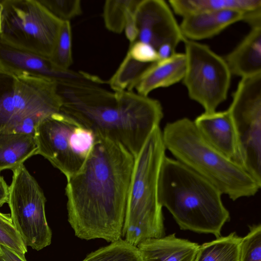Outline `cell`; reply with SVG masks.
I'll list each match as a JSON object with an SVG mask.
<instances>
[{
  "instance_id": "22",
  "label": "cell",
  "mask_w": 261,
  "mask_h": 261,
  "mask_svg": "<svg viewBox=\"0 0 261 261\" xmlns=\"http://www.w3.org/2000/svg\"><path fill=\"white\" fill-rule=\"evenodd\" d=\"M151 64L136 61L127 53L108 84L114 91H133L141 75Z\"/></svg>"
},
{
  "instance_id": "32",
  "label": "cell",
  "mask_w": 261,
  "mask_h": 261,
  "mask_svg": "<svg viewBox=\"0 0 261 261\" xmlns=\"http://www.w3.org/2000/svg\"><path fill=\"white\" fill-rule=\"evenodd\" d=\"M9 191V186H8L3 177L0 175V206L8 202Z\"/></svg>"
},
{
  "instance_id": "5",
  "label": "cell",
  "mask_w": 261,
  "mask_h": 261,
  "mask_svg": "<svg viewBox=\"0 0 261 261\" xmlns=\"http://www.w3.org/2000/svg\"><path fill=\"white\" fill-rule=\"evenodd\" d=\"M166 150L158 126L135 158L122 231L123 240L134 246L165 234L158 184Z\"/></svg>"
},
{
  "instance_id": "28",
  "label": "cell",
  "mask_w": 261,
  "mask_h": 261,
  "mask_svg": "<svg viewBox=\"0 0 261 261\" xmlns=\"http://www.w3.org/2000/svg\"><path fill=\"white\" fill-rule=\"evenodd\" d=\"M38 1L53 15L62 21H69L82 13L80 0Z\"/></svg>"
},
{
  "instance_id": "23",
  "label": "cell",
  "mask_w": 261,
  "mask_h": 261,
  "mask_svg": "<svg viewBox=\"0 0 261 261\" xmlns=\"http://www.w3.org/2000/svg\"><path fill=\"white\" fill-rule=\"evenodd\" d=\"M82 261H142L134 246L123 239L111 243L89 254Z\"/></svg>"
},
{
  "instance_id": "15",
  "label": "cell",
  "mask_w": 261,
  "mask_h": 261,
  "mask_svg": "<svg viewBox=\"0 0 261 261\" xmlns=\"http://www.w3.org/2000/svg\"><path fill=\"white\" fill-rule=\"evenodd\" d=\"M244 15L233 10L199 12L182 17L179 27L186 39L197 41L217 35L229 25L243 21Z\"/></svg>"
},
{
  "instance_id": "7",
  "label": "cell",
  "mask_w": 261,
  "mask_h": 261,
  "mask_svg": "<svg viewBox=\"0 0 261 261\" xmlns=\"http://www.w3.org/2000/svg\"><path fill=\"white\" fill-rule=\"evenodd\" d=\"M0 1V42L49 59L63 21L38 0Z\"/></svg>"
},
{
  "instance_id": "31",
  "label": "cell",
  "mask_w": 261,
  "mask_h": 261,
  "mask_svg": "<svg viewBox=\"0 0 261 261\" xmlns=\"http://www.w3.org/2000/svg\"><path fill=\"white\" fill-rule=\"evenodd\" d=\"M0 261H27L25 254L0 245Z\"/></svg>"
},
{
  "instance_id": "2",
  "label": "cell",
  "mask_w": 261,
  "mask_h": 261,
  "mask_svg": "<svg viewBox=\"0 0 261 261\" xmlns=\"http://www.w3.org/2000/svg\"><path fill=\"white\" fill-rule=\"evenodd\" d=\"M58 83L60 112L95 135L116 142L135 158L164 117L160 102L133 91H111L100 85L77 80Z\"/></svg>"
},
{
  "instance_id": "10",
  "label": "cell",
  "mask_w": 261,
  "mask_h": 261,
  "mask_svg": "<svg viewBox=\"0 0 261 261\" xmlns=\"http://www.w3.org/2000/svg\"><path fill=\"white\" fill-rule=\"evenodd\" d=\"M227 110L243 167L261 186V73L241 78Z\"/></svg>"
},
{
  "instance_id": "19",
  "label": "cell",
  "mask_w": 261,
  "mask_h": 261,
  "mask_svg": "<svg viewBox=\"0 0 261 261\" xmlns=\"http://www.w3.org/2000/svg\"><path fill=\"white\" fill-rule=\"evenodd\" d=\"M34 136L20 133L0 132V172L13 170L37 154Z\"/></svg>"
},
{
  "instance_id": "29",
  "label": "cell",
  "mask_w": 261,
  "mask_h": 261,
  "mask_svg": "<svg viewBox=\"0 0 261 261\" xmlns=\"http://www.w3.org/2000/svg\"><path fill=\"white\" fill-rule=\"evenodd\" d=\"M127 53L135 61L150 64L160 60L157 50L152 45L139 41L130 44Z\"/></svg>"
},
{
  "instance_id": "14",
  "label": "cell",
  "mask_w": 261,
  "mask_h": 261,
  "mask_svg": "<svg viewBox=\"0 0 261 261\" xmlns=\"http://www.w3.org/2000/svg\"><path fill=\"white\" fill-rule=\"evenodd\" d=\"M193 121L207 143L227 159L243 167L235 127L228 110L204 112Z\"/></svg>"
},
{
  "instance_id": "11",
  "label": "cell",
  "mask_w": 261,
  "mask_h": 261,
  "mask_svg": "<svg viewBox=\"0 0 261 261\" xmlns=\"http://www.w3.org/2000/svg\"><path fill=\"white\" fill-rule=\"evenodd\" d=\"M12 171L7 202L11 218L25 246L41 250L50 244L52 237L46 218L45 197L23 164Z\"/></svg>"
},
{
  "instance_id": "33",
  "label": "cell",
  "mask_w": 261,
  "mask_h": 261,
  "mask_svg": "<svg viewBox=\"0 0 261 261\" xmlns=\"http://www.w3.org/2000/svg\"><path fill=\"white\" fill-rule=\"evenodd\" d=\"M3 9V5L0 1V36H1V15H2Z\"/></svg>"
},
{
  "instance_id": "6",
  "label": "cell",
  "mask_w": 261,
  "mask_h": 261,
  "mask_svg": "<svg viewBox=\"0 0 261 261\" xmlns=\"http://www.w3.org/2000/svg\"><path fill=\"white\" fill-rule=\"evenodd\" d=\"M62 105L56 81L0 67V132L16 133L26 119H44L60 112Z\"/></svg>"
},
{
  "instance_id": "3",
  "label": "cell",
  "mask_w": 261,
  "mask_h": 261,
  "mask_svg": "<svg viewBox=\"0 0 261 261\" xmlns=\"http://www.w3.org/2000/svg\"><path fill=\"white\" fill-rule=\"evenodd\" d=\"M160 204L182 230L211 233L217 238L230 220L221 193L213 185L180 162L166 156L159 178Z\"/></svg>"
},
{
  "instance_id": "18",
  "label": "cell",
  "mask_w": 261,
  "mask_h": 261,
  "mask_svg": "<svg viewBox=\"0 0 261 261\" xmlns=\"http://www.w3.org/2000/svg\"><path fill=\"white\" fill-rule=\"evenodd\" d=\"M224 59L231 74L243 78L261 73V27L251 28Z\"/></svg>"
},
{
  "instance_id": "30",
  "label": "cell",
  "mask_w": 261,
  "mask_h": 261,
  "mask_svg": "<svg viewBox=\"0 0 261 261\" xmlns=\"http://www.w3.org/2000/svg\"><path fill=\"white\" fill-rule=\"evenodd\" d=\"M134 10H129L126 16L124 31L126 37L132 44L137 41L138 30L134 16Z\"/></svg>"
},
{
  "instance_id": "16",
  "label": "cell",
  "mask_w": 261,
  "mask_h": 261,
  "mask_svg": "<svg viewBox=\"0 0 261 261\" xmlns=\"http://www.w3.org/2000/svg\"><path fill=\"white\" fill-rule=\"evenodd\" d=\"M186 69L185 53H175L169 58L151 63L142 73L134 88L145 96L159 88L171 86L182 80Z\"/></svg>"
},
{
  "instance_id": "35",
  "label": "cell",
  "mask_w": 261,
  "mask_h": 261,
  "mask_svg": "<svg viewBox=\"0 0 261 261\" xmlns=\"http://www.w3.org/2000/svg\"><path fill=\"white\" fill-rule=\"evenodd\" d=\"M1 207V206H0Z\"/></svg>"
},
{
  "instance_id": "27",
  "label": "cell",
  "mask_w": 261,
  "mask_h": 261,
  "mask_svg": "<svg viewBox=\"0 0 261 261\" xmlns=\"http://www.w3.org/2000/svg\"><path fill=\"white\" fill-rule=\"evenodd\" d=\"M0 245L25 254L27 247L17 231L10 215L0 212Z\"/></svg>"
},
{
  "instance_id": "8",
  "label": "cell",
  "mask_w": 261,
  "mask_h": 261,
  "mask_svg": "<svg viewBox=\"0 0 261 261\" xmlns=\"http://www.w3.org/2000/svg\"><path fill=\"white\" fill-rule=\"evenodd\" d=\"M34 137L37 154L46 159L67 179L82 167L95 140L90 129L61 112L40 122Z\"/></svg>"
},
{
  "instance_id": "25",
  "label": "cell",
  "mask_w": 261,
  "mask_h": 261,
  "mask_svg": "<svg viewBox=\"0 0 261 261\" xmlns=\"http://www.w3.org/2000/svg\"><path fill=\"white\" fill-rule=\"evenodd\" d=\"M49 60L56 68L62 71L69 70L72 64L70 21H63Z\"/></svg>"
},
{
  "instance_id": "17",
  "label": "cell",
  "mask_w": 261,
  "mask_h": 261,
  "mask_svg": "<svg viewBox=\"0 0 261 261\" xmlns=\"http://www.w3.org/2000/svg\"><path fill=\"white\" fill-rule=\"evenodd\" d=\"M199 247L175 233L148 239L137 246L142 261H194Z\"/></svg>"
},
{
  "instance_id": "26",
  "label": "cell",
  "mask_w": 261,
  "mask_h": 261,
  "mask_svg": "<svg viewBox=\"0 0 261 261\" xmlns=\"http://www.w3.org/2000/svg\"><path fill=\"white\" fill-rule=\"evenodd\" d=\"M239 261H261V225L249 226V231L242 238Z\"/></svg>"
},
{
  "instance_id": "20",
  "label": "cell",
  "mask_w": 261,
  "mask_h": 261,
  "mask_svg": "<svg viewBox=\"0 0 261 261\" xmlns=\"http://www.w3.org/2000/svg\"><path fill=\"white\" fill-rule=\"evenodd\" d=\"M170 6L178 15L184 17L203 12L233 10L245 15L261 9V0H170Z\"/></svg>"
},
{
  "instance_id": "21",
  "label": "cell",
  "mask_w": 261,
  "mask_h": 261,
  "mask_svg": "<svg viewBox=\"0 0 261 261\" xmlns=\"http://www.w3.org/2000/svg\"><path fill=\"white\" fill-rule=\"evenodd\" d=\"M242 237L235 232L200 245L194 261H239Z\"/></svg>"
},
{
  "instance_id": "24",
  "label": "cell",
  "mask_w": 261,
  "mask_h": 261,
  "mask_svg": "<svg viewBox=\"0 0 261 261\" xmlns=\"http://www.w3.org/2000/svg\"><path fill=\"white\" fill-rule=\"evenodd\" d=\"M139 0H107L103 8V18L106 27L115 33L124 30L126 16L129 10L135 9Z\"/></svg>"
},
{
  "instance_id": "1",
  "label": "cell",
  "mask_w": 261,
  "mask_h": 261,
  "mask_svg": "<svg viewBox=\"0 0 261 261\" xmlns=\"http://www.w3.org/2000/svg\"><path fill=\"white\" fill-rule=\"evenodd\" d=\"M135 158L120 144L95 136L77 173L67 179L68 221L83 240L122 238Z\"/></svg>"
},
{
  "instance_id": "34",
  "label": "cell",
  "mask_w": 261,
  "mask_h": 261,
  "mask_svg": "<svg viewBox=\"0 0 261 261\" xmlns=\"http://www.w3.org/2000/svg\"><path fill=\"white\" fill-rule=\"evenodd\" d=\"M1 254V248H0V255Z\"/></svg>"
},
{
  "instance_id": "12",
  "label": "cell",
  "mask_w": 261,
  "mask_h": 261,
  "mask_svg": "<svg viewBox=\"0 0 261 261\" xmlns=\"http://www.w3.org/2000/svg\"><path fill=\"white\" fill-rule=\"evenodd\" d=\"M134 13L138 30L137 41L149 44L157 50L163 44L176 49L186 39L165 1L139 0Z\"/></svg>"
},
{
  "instance_id": "4",
  "label": "cell",
  "mask_w": 261,
  "mask_h": 261,
  "mask_svg": "<svg viewBox=\"0 0 261 261\" xmlns=\"http://www.w3.org/2000/svg\"><path fill=\"white\" fill-rule=\"evenodd\" d=\"M166 149L175 160L203 177L233 201L254 196L261 188L240 165L207 143L194 121L184 117L165 125L162 132Z\"/></svg>"
},
{
  "instance_id": "13",
  "label": "cell",
  "mask_w": 261,
  "mask_h": 261,
  "mask_svg": "<svg viewBox=\"0 0 261 261\" xmlns=\"http://www.w3.org/2000/svg\"><path fill=\"white\" fill-rule=\"evenodd\" d=\"M0 67L15 74H26L57 82L77 80L97 83L100 80L99 77L83 71L60 70L53 65L49 59L1 42Z\"/></svg>"
},
{
  "instance_id": "9",
  "label": "cell",
  "mask_w": 261,
  "mask_h": 261,
  "mask_svg": "<svg viewBox=\"0 0 261 261\" xmlns=\"http://www.w3.org/2000/svg\"><path fill=\"white\" fill-rule=\"evenodd\" d=\"M183 42L186 57L183 84L189 97L204 113H213L227 98L232 74L224 59L206 45L188 39Z\"/></svg>"
}]
</instances>
